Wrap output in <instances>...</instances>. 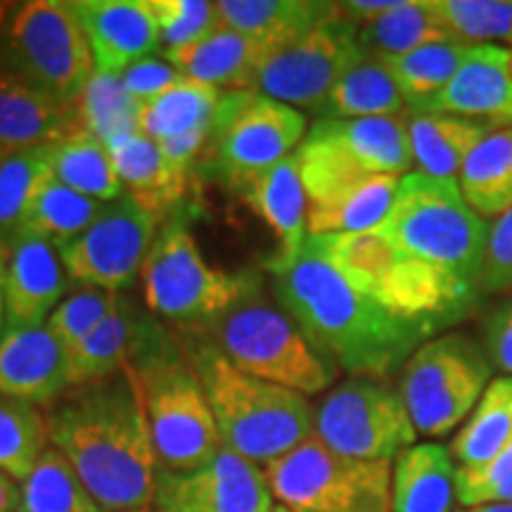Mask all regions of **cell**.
I'll return each instance as SVG.
<instances>
[{"mask_svg": "<svg viewBox=\"0 0 512 512\" xmlns=\"http://www.w3.org/2000/svg\"><path fill=\"white\" fill-rule=\"evenodd\" d=\"M456 467L439 444H415L396 456L392 512H453Z\"/></svg>", "mask_w": 512, "mask_h": 512, "instance_id": "f1b7e54d", "label": "cell"}, {"mask_svg": "<svg viewBox=\"0 0 512 512\" xmlns=\"http://www.w3.org/2000/svg\"><path fill=\"white\" fill-rule=\"evenodd\" d=\"M152 503L157 512H271L273 494L259 465L223 446L197 470L157 467Z\"/></svg>", "mask_w": 512, "mask_h": 512, "instance_id": "2e32d148", "label": "cell"}, {"mask_svg": "<svg viewBox=\"0 0 512 512\" xmlns=\"http://www.w3.org/2000/svg\"><path fill=\"white\" fill-rule=\"evenodd\" d=\"M430 112L453 114L477 124L512 126L510 50L496 43H475Z\"/></svg>", "mask_w": 512, "mask_h": 512, "instance_id": "ffe728a7", "label": "cell"}, {"mask_svg": "<svg viewBox=\"0 0 512 512\" xmlns=\"http://www.w3.org/2000/svg\"><path fill=\"white\" fill-rule=\"evenodd\" d=\"M197 335L216 344L245 373L304 396L328 389L337 375L328 358L311 347L290 313L261 294V285Z\"/></svg>", "mask_w": 512, "mask_h": 512, "instance_id": "52a82bcc", "label": "cell"}, {"mask_svg": "<svg viewBox=\"0 0 512 512\" xmlns=\"http://www.w3.org/2000/svg\"><path fill=\"white\" fill-rule=\"evenodd\" d=\"M304 131V114L290 105L256 91L223 93L207 140L211 164L240 190L259 171L292 155Z\"/></svg>", "mask_w": 512, "mask_h": 512, "instance_id": "4fadbf2b", "label": "cell"}, {"mask_svg": "<svg viewBox=\"0 0 512 512\" xmlns=\"http://www.w3.org/2000/svg\"><path fill=\"white\" fill-rule=\"evenodd\" d=\"M465 202L479 216H501L512 207V126L491 131L470 157L458 176Z\"/></svg>", "mask_w": 512, "mask_h": 512, "instance_id": "d6a6232c", "label": "cell"}, {"mask_svg": "<svg viewBox=\"0 0 512 512\" xmlns=\"http://www.w3.org/2000/svg\"><path fill=\"white\" fill-rule=\"evenodd\" d=\"M124 512H150V510H124Z\"/></svg>", "mask_w": 512, "mask_h": 512, "instance_id": "680465c9", "label": "cell"}, {"mask_svg": "<svg viewBox=\"0 0 512 512\" xmlns=\"http://www.w3.org/2000/svg\"><path fill=\"white\" fill-rule=\"evenodd\" d=\"M69 392L67 351L43 328H8L0 337V399L50 408Z\"/></svg>", "mask_w": 512, "mask_h": 512, "instance_id": "d6986e66", "label": "cell"}, {"mask_svg": "<svg viewBox=\"0 0 512 512\" xmlns=\"http://www.w3.org/2000/svg\"><path fill=\"white\" fill-rule=\"evenodd\" d=\"M413 162L422 174L439 181H456L470 152L489 136V126L439 112L406 114Z\"/></svg>", "mask_w": 512, "mask_h": 512, "instance_id": "83f0119b", "label": "cell"}, {"mask_svg": "<svg viewBox=\"0 0 512 512\" xmlns=\"http://www.w3.org/2000/svg\"><path fill=\"white\" fill-rule=\"evenodd\" d=\"M264 475L292 512H392V463L344 458L316 434L266 463Z\"/></svg>", "mask_w": 512, "mask_h": 512, "instance_id": "30bf717a", "label": "cell"}, {"mask_svg": "<svg viewBox=\"0 0 512 512\" xmlns=\"http://www.w3.org/2000/svg\"><path fill=\"white\" fill-rule=\"evenodd\" d=\"M112 152L114 169L128 195L143 204L152 214L164 216L183 200L188 176L176 174L159 150L157 140L143 131L126 133L107 143Z\"/></svg>", "mask_w": 512, "mask_h": 512, "instance_id": "4316f807", "label": "cell"}, {"mask_svg": "<svg viewBox=\"0 0 512 512\" xmlns=\"http://www.w3.org/2000/svg\"><path fill=\"white\" fill-rule=\"evenodd\" d=\"M157 238V216L131 195L105 202L91 226L57 245L69 278L107 292L128 290Z\"/></svg>", "mask_w": 512, "mask_h": 512, "instance_id": "9a60e30c", "label": "cell"}, {"mask_svg": "<svg viewBox=\"0 0 512 512\" xmlns=\"http://www.w3.org/2000/svg\"><path fill=\"white\" fill-rule=\"evenodd\" d=\"M489 380L484 351L470 337L448 332L408 358L399 394L418 434L444 437L475 411Z\"/></svg>", "mask_w": 512, "mask_h": 512, "instance_id": "8fae6325", "label": "cell"}, {"mask_svg": "<svg viewBox=\"0 0 512 512\" xmlns=\"http://www.w3.org/2000/svg\"><path fill=\"white\" fill-rule=\"evenodd\" d=\"M48 176H53L48 145L29 147L0 159V245H8L22 228L29 202Z\"/></svg>", "mask_w": 512, "mask_h": 512, "instance_id": "60d3db41", "label": "cell"}, {"mask_svg": "<svg viewBox=\"0 0 512 512\" xmlns=\"http://www.w3.org/2000/svg\"><path fill=\"white\" fill-rule=\"evenodd\" d=\"M510 69H512V50H510Z\"/></svg>", "mask_w": 512, "mask_h": 512, "instance_id": "91938a15", "label": "cell"}, {"mask_svg": "<svg viewBox=\"0 0 512 512\" xmlns=\"http://www.w3.org/2000/svg\"><path fill=\"white\" fill-rule=\"evenodd\" d=\"M377 230L403 256L479 287L489 226L465 202L456 181L422 171L401 176L392 209Z\"/></svg>", "mask_w": 512, "mask_h": 512, "instance_id": "8992f818", "label": "cell"}, {"mask_svg": "<svg viewBox=\"0 0 512 512\" xmlns=\"http://www.w3.org/2000/svg\"><path fill=\"white\" fill-rule=\"evenodd\" d=\"M48 420L34 403L0 399V472L24 482L48 451Z\"/></svg>", "mask_w": 512, "mask_h": 512, "instance_id": "ab89813d", "label": "cell"}, {"mask_svg": "<svg viewBox=\"0 0 512 512\" xmlns=\"http://www.w3.org/2000/svg\"><path fill=\"white\" fill-rule=\"evenodd\" d=\"M470 46L475 43L448 38V41L430 43L406 55L380 57V60L392 74L406 105H411L413 112H430L434 100L456 76Z\"/></svg>", "mask_w": 512, "mask_h": 512, "instance_id": "4dcf8cb0", "label": "cell"}, {"mask_svg": "<svg viewBox=\"0 0 512 512\" xmlns=\"http://www.w3.org/2000/svg\"><path fill=\"white\" fill-rule=\"evenodd\" d=\"M183 349L228 451L266 465L311 437L313 411L304 394L245 373L197 332Z\"/></svg>", "mask_w": 512, "mask_h": 512, "instance_id": "3957f363", "label": "cell"}, {"mask_svg": "<svg viewBox=\"0 0 512 512\" xmlns=\"http://www.w3.org/2000/svg\"><path fill=\"white\" fill-rule=\"evenodd\" d=\"M242 197L254 214L266 221L280 240L278 254L271 261H290L304 247L306 235V192L299 174L297 152L275 162L242 185Z\"/></svg>", "mask_w": 512, "mask_h": 512, "instance_id": "d4e9b609", "label": "cell"}, {"mask_svg": "<svg viewBox=\"0 0 512 512\" xmlns=\"http://www.w3.org/2000/svg\"><path fill=\"white\" fill-rule=\"evenodd\" d=\"M0 69L31 91L76 105L93 79L95 60L72 3L17 5L0 31Z\"/></svg>", "mask_w": 512, "mask_h": 512, "instance_id": "ba28073f", "label": "cell"}, {"mask_svg": "<svg viewBox=\"0 0 512 512\" xmlns=\"http://www.w3.org/2000/svg\"><path fill=\"white\" fill-rule=\"evenodd\" d=\"M512 444V377L491 380L472 411L470 420L456 434L451 453L460 467H482L501 456Z\"/></svg>", "mask_w": 512, "mask_h": 512, "instance_id": "d590c367", "label": "cell"}, {"mask_svg": "<svg viewBox=\"0 0 512 512\" xmlns=\"http://www.w3.org/2000/svg\"><path fill=\"white\" fill-rule=\"evenodd\" d=\"M119 292H107L100 287H81L69 297H64L57 309L50 313L46 328L62 344L64 351H74L88 335L98 330V325L110 316Z\"/></svg>", "mask_w": 512, "mask_h": 512, "instance_id": "ee69618b", "label": "cell"}, {"mask_svg": "<svg viewBox=\"0 0 512 512\" xmlns=\"http://www.w3.org/2000/svg\"><path fill=\"white\" fill-rule=\"evenodd\" d=\"M17 512H105L76 475L74 465L50 446L19 489Z\"/></svg>", "mask_w": 512, "mask_h": 512, "instance_id": "f35d334b", "label": "cell"}, {"mask_svg": "<svg viewBox=\"0 0 512 512\" xmlns=\"http://www.w3.org/2000/svg\"><path fill=\"white\" fill-rule=\"evenodd\" d=\"M401 176L377 174L306 207L309 235L366 233L382 226L392 209Z\"/></svg>", "mask_w": 512, "mask_h": 512, "instance_id": "f546056e", "label": "cell"}, {"mask_svg": "<svg viewBox=\"0 0 512 512\" xmlns=\"http://www.w3.org/2000/svg\"><path fill=\"white\" fill-rule=\"evenodd\" d=\"M271 512H292V510H287V508H283V505H278V508H273Z\"/></svg>", "mask_w": 512, "mask_h": 512, "instance_id": "6f0895ef", "label": "cell"}, {"mask_svg": "<svg viewBox=\"0 0 512 512\" xmlns=\"http://www.w3.org/2000/svg\"><path fill=\"white\" fill-rule=\"evenodd\" d=\"M306 242L358 292L396 316L434 330L463 318L479 294V287L403 256L377 228L347 235H306Z\"/></svg>", "mask_w": 512, "mask_h": 512, "instance_id": "277c9868", "label": "cell"}, {"mask_svg": "<svg viewBox=\"0 0 512 512\" xmlns=\"http://www.w3.org/2000/svg\"><path fill=\"white\" fill-rule=\"evenodd\" d=\"M508 290H512V207L491 223L482 275H479V292Z\"/></svg>", "mask_w": 512, "mask_h": 512, "instance_id": "7dc6e473", "label": "cell"}, {"mask_svg": "<svg viewBox=\"0 0 512 512\" xmlns=\"http://www.w3.org/2000/svg\"><path fill=\"white\" fill-rule=\"evenodd\" d=\"M102 207H105V202L81 195V192L57 181L55 176H48L36 190L34 200L29 202L19 230L43 235L57 247L81 235L98 219Z\"/></svg>", "mask_w": 512, "mask_h": 512, "instance_id": "74e56055", "label": "cell"}, {"mask_svg": "<svg viewBox=\"0 0 512 512\" xmlns=\"http://www.w3.org/2000/svg\"><path fill=\"white\" fill-rule=\"evenodd\" d=\"M259 285L256 273H228L209 266L178 216L157 235L143 266L147 309L185 332L207 330Z\"/></svg>", "mask_w": 512, "mask_h": 512, "instance_id": "9c48e42d", "label": "cell"}, {"mask_svg": "<svg viewBox=\"0 0 512 512\" xmlns=\"http://www.w3.org/2000/svg\"><path fill=\"white\" fill-rule=\"evenodd\" d=\"M157 323L159 320L155 316L140 311L124 294H117L110 316L102 320L98 330L83 339L79 347L69 351V389L107 380L131 366Z\"/></svg>", "mask_w": 512, "mask_h": 512, "instance_id": "44dd1931", "label": "cell"}, {"mask_svg": "<svg viewBox=\"0 0 512 512\" xmlns=\"http://www.w3.org/2000/svg\"><path fill=\"white\" fill-rule=\"evenodd\" d=\"M15 8H17V5H12V3H0V31H3L5 24L10 22V17H12V12H15Z\"/></svg>", "mask_w": 512, "mask_h": 512, "instance_id": "11a10c76", "label": "cell"}, {"mask_svg": "<svg viewBox=\"0 0 512 512\" xmlns=\"http://www.w3.org/2000/svg\"><path fill=\"white\" fill-rule=\"evenodd\" d=\"M46 420L50 444L74 465L102 510H147L155 498L157 456L131 366L72 387L48 408Z\"/></svg>", "mask_w": 512, "mask_h": 512, "instance_id": "7a4b0ae2", "label": "cell"}, {"mask_svg": "<svg viewBox=\"0 0 512 512\" xmlns=\"http://www.w3.org/2000/svg\"><path fill=\"white\" fill-rule=\"evenodd\" d=\"M337 5L316 0H221L214 3V10L216 22L254 38L273 55L330 17Z\"/></svg>", "mask_w": 512, "mask_h": 512, "instance_id": "484cf974", "label": "cell"}, {"mask_svg": "<svg viewBox=\"0 0 512 512\" xmlns=\"http://www.w3.org/2000/svg\"><path fill=\"white\" fill-rule=\"evenodd\" d=\"M266 268L275 299L311 347L354 377H387L437 332L358 292L309 242L290 261H268Z\"/></svg>", "mask_w": 512, "mask_h": 512, "instance_id": "6da1fadb", "label": "cell"}, {"mask_svg": "<svg viewBox=\"0 0 512 512\" xmlns=\"http://www.w3.org/2000/svg\"><path fill=\"white\" fill-rule=\"evenodd\" d=\"M313 434L344 458L387 463L418 439L401 394L375 377H351L332 389L313 413Z\"/></svg>", "mask_w": 512, "mask_h": 512, "instance_id": "7c38bea8", "label": "cell"}, {"mask_svg": "<svg viewBox=\"0 0 512 512\" xmlns=\"http://www.w3.org/2000/svg\"><path fill=\"white\" fill-rule=\"evenodd\" d=\"M456 496L465 508L484 503H512V444L491 463L456 470Z\"/></svg>", "mask_w": 512, "mask_h": 512, "instance_id": "bcb514c9", "label": "cell"}, {"mask_svg": "<svg viewBox=\"0 0 512 512\" xmlns=\"http://www.w3.org/2000/svg\"><path fill=\"white\" fill-rule=\"evenodd\" d=\"M8 330V311H5V271L0 273V337Z\"/></svg>", "mask_w": 512, "mask_h": 512, "instance_id": "f5cc1de1", "label": "cell"}, {"mask_svg": "<svg viewBox=\"0 0 512 512\" xmlns=\"http://www.w3.org/2000/svg\"><path fill=\"white\" fill-rule=\"evenodd\" d=\"M448 38L453 36L434 15L432 0H394L392 8L358 27V43L373 57L406 55Z\"/></svg>", "mask_w": 512, "mask_h": 512, "instance_id": "e575fe53", "label": "cell"}, {"mask_svg": "<svg viewBox=\"0 0 512 512\" xmlns=\"http://www.w3.org/2000/svg\"><path fill=\"white\" fill-rule=\"evenodd\" d=\"M486 354L498 370L512 377V299L486 325Z\"/></svg>", "mask_w": 512, "mask_h": 512, "instance_id": "681fc988", "label": "cell"}, {"mask_svg": "<svg viewBox=\"0 0 512 512\" xmlns=\"http://www.w3.org/2000/svg\"><path fill=\"white\" fill-rule=\"evenodd\" d=\"M434 15L463 43H512V0H432Z\"/></svg>", "mask_w": 512, "mask_h": 512, "instance_id": "7bdbcfd3", "label": "cell"}, {"mask_svg": "<svg viewBox=\"0 0 512 512\" xmlns=\"http://www.w3.org/2000/svg\"><path fill=\"white\" fill-rule=\"evenodd\" d=\"M76 105L31 91L0 69V159L29 147L53 145L79 131Z\"/></svg>", "mask_w": 512, "mask_h": 512, "instance_id": "cb8c5ba5", "label": "cell"}, {"mask_svg": "<svg viewBox=\"0 0 512 512\" xmlns=\"http://www.w3.org/2000/svg\"><path fill=\"white\" fill-rule=\"evenodd\" d=\"M72 8L91 43L98 74L121 76L159 46L150 0H76Z\"/></svg>", "mask_w": 512, "mask_h": 512, "instance_id": "ac0fdd59", "label": "cell"}, {"mask_svg": "<svg viewBox=\"0 0 512 512\" xmlns=\"http://www.w3.org/2000/svg\"><path fill=\"white\" fill-rule=\"evenodd\" d=\"M19 508V489L12 477L0 472V512H15Z\"/></svg>", "mask_w": 512, "mask_h": 512, "instance_id": "816d5d0a", "label": "cell"}, {"mask_svg": "<svg viewBox=\"0 0 512 512\" xmlns=\"http://www.w3.org/2000/svg\"><path fill=\"white\" fill-rule=\"evenodd\" d=\"M150 422L157 467L190 472L209 465L223 448L200 377L185 349L162 325L131 361Z\"/></svg>", "mask_w": 512, "mask_h": 512, "instance_id": "5b68a950", "label": "cell"}, {"mask_svg": "<svg viewBox=\"0 0 512 512\" xmlns=\"http://www.w3.org/2000/svg\"><path fill=\"white\" fill-rule=\"evenodd\" d=\"M5 311L8 328H43L69 287L57 247L43 235L17 230L8 240Z\"/></svg>", "mask_w": 512, "mask_h": 512, "instance_id": "e0dca14e", "label": "cell"}, {"mask_svg": "<svg viewBox=\"0 0 512 512\" xmlns=\"http://www.w3.org/2000/svg\"><path fill=\"white\" fill-rule=\"evenodd\" d=\"M181 79L183 76L178 74L169 62L147 57V60L136 62L133 67H128L126 72L121 74V86L126 88V93L131 95L133 100L145 105V102L155 100L162 93L169 91V88Z\"/></svg>", "mask_w": 512, "mask_h": 512, "instance_id": "c3c4849f", "label": "cell"}, {"mask_svg": "<svg viewBox=\"0 0 512 512\" xmlns=\"http://www.w3.org/2000/svg\"><path fill=\"white\" fill-rule=\"evenodd\" d=\"M406 100L380 57L366 55L332 88L323 102L320 119L401 117Z\"/></svg>", "mask_w": 512, "mask_h": 512, "instance_id": "836d02e7", "label": "cell"}, {"mask_svg": "<svg viewBox=\"0 0 512 512\" xmlns=\"http://www.w3.org/2000/svg\"><path fill=\"white\" fill-rule=\"evenodd\" d=\"M5 266H8V247L0 245V273L5 271Z\"/></svg>", "mask_w": 512, "mask_h": 512, "instance_id": "9f6ffc18", "label": "cell"}, {"mask_svg": "<svg viewBox=\"0 0 512 512\" xmlns=\"http://www.w3.org/2000/svg\"><path fill=\"white\" fill-rule=\"evenodd\" d=\"M219 102V88L183 76L169 91L140 107L138 128L145 136L162 143V140L211 126Z\"/></svg>", "mask_w": 512, "mask_h": 512, "instance_id": "8d00e7d4", "label": "cell"}, {"mask_svg": "<svg viewBox=\"0 0 512 512\" xmlns=\"http://www.w3.org/2000/svg\"><path fill=\"white\" fill-rule=\"evenodd\" d=\"M48 159L57 181L81 195L98 202H112L121 197V181L114 169L110 147L86 128L48 145Z\"/></svg>", "mask_w": 512, "mask_h": 512, "instance_id": "1f68e13d", "label": "cell"}, {"mask_svg": "<svg viewBox=\"0 0 512 512\" xmlns=\"http://www.w3.org/2000/svg\"><path fill=\"white\" fill-rule=\"evenodd\" d=\"M140 102H136L121 86V76L93 74L91 83L76 102L81 126L91 131L105 143L126 136V133L140 131Z\"/></svg>", "mask_w": 512, "mask_h": 512, "instance_id": "b9f144b4", "label": "cell"}, {"mask_svg": "<svg viewBox=\"0 0 512 512\" xmlns=\"http://www.w3.org/2000/svg\"><path fill=\"white\" fill-rule=\"evenodd\" d=\"M164 57L185 79L230 91H252L256 74L271 57V50L216 22V27L195 46L164 53Z\"/></svg>", "mask_w": 512, "mask_h": 512, "instance_id": "603a6c76", "label": "cell"}, {"mask_svg": "<svg viewBox=\"0 0 512 512\" xmlns=\"http://www.w3.org/2000/svg\"><path fill=\"white\" fill-rule=\"evenodd\" d=\"M309 136L335 147L339 155L366 174L406 176L413 164L403 114L370 119H318Z\"/></svg>", "mask_w": 512, "mask_h": 512, "instance_id": "7402d4cb", "label": "cell"}, {"mask_svg": "<svg viewBox=\"0 0 512 512\" xmlns=\"http://www.w3.org/2000/svg\"><path fill=\"white\" fill-rule=\"evenodd\" d=\"M460 512H512V503H484L475 508H465Z\"/></svg>", "mask_w": 512, "mask_h": 512, "instance_id": "db71d44e", "label": "cell"}, {"mask_svg": "<svg viewBox=\"0 0 512 512\" xmlns=\"http://www.w3.org/2000/svg\"><path fill=\"white\" fill-rule=\"evenodd\" d=\"M366 57L358 27L344 15L342 3L302 38L273 53L256 74V93L318 112L335 83Z\"/></svg>", "mask_w": 512, "mask_h": 512, "instance_id": "5bb4252c", "label": "cell"}, {"mask_svg": "<svg viewBox=\"0 0 512 512\" xmlns=\"http://www.w3.org/2000/svg\"><path fill=\"white\" fill-rule=\"evenodd\" d=\"M209 131L211 126H204V128H197V131L183 133V136L162 140V143H159V150H162L166 164H169L176 174L188 176L190 166L195 164L197 155L207 147Z\"/></svg>", "mask_w": 512, "mask_h": 512, "instance_id": "f907efd6", "label": "cell"}, {"mask_svg": "<svg viewBox=\"0 0 512 512\" xmlns=\"http://www.w3.org/2000/svg\"><path fill=\"white\" fill-rule=\"evenodd\" d=\"M164 53L185 50L216 27L214 3L207 0H150Z\"/></svg>", "mask_w": 512, "mask_h": 512, "instance_id": "f6af8a7d", "label": "cell"}]
</instances>
